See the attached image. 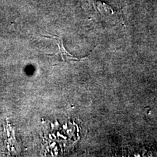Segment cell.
I'll use <instances>...</instances> for the list:
<instances>
[{
  "mask_svg": "<svg viewBox=\"0 0 157 157\" xmlns=\"http://www.w3.org/2000/svg\"><path fill=\"white\" fill-rule=\"evenodd\" d=\"M90 7H93L96 12H98L103 15H109L113 13L112 7L107 4L96 0H84Z\"/></svg>",
  "mask_w": 157,
  "mask_h": 157,
  "instance_id": "1",
  "label": "cell"
},
{
  "mask_svg": "<svg viewBox=\"0 0 157 157\" xmlns=\"http://www.w3.org/2000/svg\"><path fill=\"white\" fill-rule=\"evenodd\" d=\"M52 38H54L56 40V43L58 44V48H59V56L60 58L62 59L64 61H79V60H82L84 59L87 58H77V57H74L72 56V55L66 51V49H65L63 46V41L61 39L58 38L57 36H53Z\"/></svg>",
  "mask_w": 157,
  "mask_h": 157,
  "instance_id": "2",
  "label": "cell"
}]
</instances>
